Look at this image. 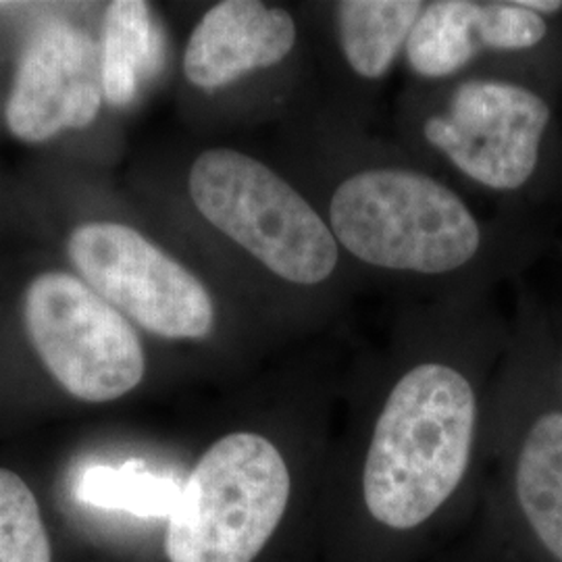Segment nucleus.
I'll use <instances>...</instances> for the list:
<instances>
[{"instance_id":"nucleus-4","label":"nucleus","mask_w":562,"mask_h":562,"mask_svg":"<svg viewBox=\"0 0 562 562\" xmlns=\"http://www.w3.org/2000/svg\"><path fill=\"white\" fill-rule=\"evenodd\" d=\"M188 186L202 217L276 276L315 285L334 273L338 241L331 227L267 165L213 148L194 161Z\"/></svg>"},{"instance_id":"nucleus-14","label":"nucleus","mask_w":562,"mask_h":562,"mask_svg":"<svg viewBox=\"0 0 562 562\" xmlns=\"http://www.w3.org/2000/svg\"><path fill=\"white\" fill-rule=\"evenodd\" d=\"M78 501L101 510H117L134 517H171L180 501L181 485L144 467V462L130 461L121 467L90 464L81 471Z\"/></svg>"},{"instance_id":"nucleus-1","label":"nucleus","mask_w":562,"mask_h":562,"mask_svg":"<svg viewBox=\"0 0 562 562\" xmlns=\"http://www.w3.org/2000/svg\"><path fill=\"white\" fill-rule=\"evenodd\" d=\"M473 385L442 362H423L392 387L362 467V501L392 531L417 529L442 510L471 461Z\"/></svg>"},{"instance_id":"nucleus-2","label":"nucleus","mask_w":562,"mask_h":562,"mask_svg":"<svg viewBox=\"0 0 562 562\" xmlns=\"http://www.w3.org/2000/svg\"><path fill=\"white\" fill-rule=\"evenodd\" d=\"M292 477L278 446L238 431L213 443L181 485L165 536L169 562H252L278 531Z\"/></svg>"},{"instance_id":"nucleus-6","label":"nucleus","mask_w":562,"mask_h":562,"mask_svg":"<svg viewBox=\"0 0 562 562\" xmlns=\"http://www.w3.org/2000/svg\"><path fill=\"white\" fill-rule=\"evenodd\" d=\"M554 113L542 92L522 81L461 83L443 115L423 134L464 176L496 192H521L538 180Z\"/></svg>"},{"instance_id":"nucleus-9","label":"nucleus","mask_w":562,"mask_h":562,"mask_svg":"<svg viewBox=\"0 0 562 562\" xmlns=\"http://www.w3.org/2000/svg\"><path fill=\"white\" fill-rule=\"evenodd\" d=\"M296 44V23L280 7L257 0H225L194 27L183 74L202 90L223 88L241 76L285 59Z\"/></svg>"},{"instance_id":"nucleus-10","label":"nucleus","mask_w":562,"mask_h":562,"mask_svg":"<svg viewBox=\"0 0 562 562\" xmlns=\"http://www.w3.org/2000/svg\"><path fill=\"white\" fill-rule=\"evenodd\" d=\"M513 498L546 562H562V398L533 408L513 459Z\"/></svg>"},{"instance_id":"nucleus-12","label":"nucleus","mask_w":562,"mask_h":562,"mask_svg":"<svg viewBox=\"0 0 562 562\" xmlns=\"http://www.w3.org/2000/svg\"><path fill=\"white\" fill-rule=\"evenodd\" d=\"M417 0H344L336 4L341 50L369 80L385 76L423 11Z\"/></svg>"},{"instance_id":"nucleus-7","label":"nucleus","mask_w":562,"mask_h":562,"mask_svg":"<svg viewBox=\"0 0 562 562\" xmlns=\"http://www.w3.org/2000/svg\"><path fill=\"white\" fill-rule=\"evenodd\" d=\"M86 283L144 329L171 338H204L215 306L206 288L136 229L121 223H86L67 241Z\"/></svg>"},{"instance_id":"nucleus-13","label":"nucleus","mask_w":562,"mask_h":562,"mask_svg":"<svg viewBox=\"0 0 562 562\" xmlns=\"http://www.w3.org/2000/svg\"><path fill=\"white\" fill-rule=\"evenodd\" d=\"M477 2L438 0L423 7L408 41L406 57L423 78H448L480 55Z\"/></svg>"},{"instance_id":"nucleus-8","label":"nucleus","mask_w":562,"mask_h":562,"mask_svg":"<svg viewBox=\"0 0 562 562\" xmlns=\"http://www.w3.org/2000/svg\"><path fill=\"white\" fill-rule=\"evenodd\" d=\"M102 60L97 42L67 23L44 27L30 42L7 104V123L20 140H48L63 130L88 127L99 115Z\"/></svg>"},{"instance_id":"nucleus-5","label":"nucleus","mask_w":562,"mask_h":562,"mask_svg":"<svg viewBox=\"0 0 562 562\" xmlns=\"http://www.w3.org/2000/svg\"><path fill=\"white\" fill-rule=\"evenodd\" d=\"M25 323L46 369L80 401H115L144 378V350L132 325L74 276L44 273L32 281Z\"/></svg>"},{"instance_id":"nucleus-11","label":"nucleus","mask_w":562,"mask_h":562,"mask_svg":"<svg viewBox=\"0 0 562 562\" xmlns=\"http://www.w3.org/2000/svg\"><path fill=\"white\" fill-rule=\"evenodd\" d=\"M162 34L153 11L140 0L109 7L102 36V90L113 106L134 101L140 81L161 63Z\"/></svg>"},{"instance_id":"nucleus-3","label":"nucleus","mask_w":562,"mask_h":562,"mask_svg":"<svg viewBox=\"0 0 562 562\" xmlns=\"http://www.w3.org/2000/svg\"><path fill=\"white\" fill-rule=\"evenodd\" d=\"M329 222L350 255L394 271L448 273L482 246L480 223L452 190L402 169H373L341 181Z\"/></svg>"},{"instance_id":"nucleus-16","label":"nucleus","mask_w":562,"mask_h":562,"mask_svg":"<svg viewBox=\"0 0 562 562\" xmlns=\"http://www.w3.org/2000/svg\"><path fill=\"white\" fill-rule=\"evenodd\" d=\"M559 392H561L562 398V355L561 359H559Z\"/></svg>"},{"instance_id":"nucleus-15","label":"nucleus","mask_w":562,"mask_h":562,"mask_svg":"<svg viewBox=\"0 0 562 562\" xmlns=\"http://www.w3.org/2000/svg\"><path fill=\"white\" fill-rule=\"evenodd\" d=\"M0 562H53L38 503L7 469H0Z\"/></svg>"}]
</instances>
